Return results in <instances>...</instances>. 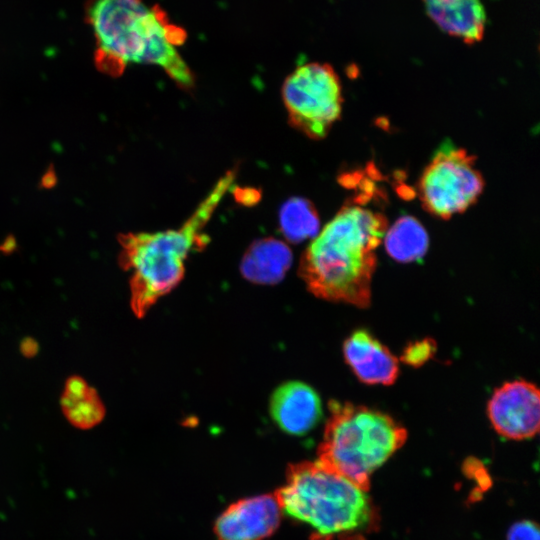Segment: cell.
<instances>
[{"instance_id":"obj_1","label":"cell","mask_w":540,"mask_h":540,"mask_svg":"<svg viewBox=\"0 0 540 540\" xmlns=\"http://www.w3.org/2000/svg\"><path fill=\"white\" fill-rule=\"evenodd\" d=\"M386 217L362 204L347 203L304 251L299 273L316 297L366 308L371 301L376 249Z\"/></svg>"},{"instance_id":"obj_4","label":"cell","mask_w":540,"mask_h":540,"mask_svg":"<svg viewBox=\"0 0 540 540\" xmlns=\"http://www.w3.org/2000/svg\"><path fill=\"white\" fill-rule=\"evenodd\" d=\"M275 496L283 512L311 528L313 540H356L378 523L368 491L319 460L292 465Z\"/></svg>"},{"instance_id":"obj_17","label":"cell","mask_w":540,"mask_h":540,"mask_svg":"<svg viewBox=\"0 0 540 540\" xmlns=\"http://www.w3.org/2000/svg\"><path fill=\"white\" fill-rule=\"evenodd\" d=\"M434 343L430 340L416 342L407 347L403 353L402 360L410 365H421L433 354Z\"/></svg>"},{"instance_id":"obj_18","label":"cell","mask_w":540,"mask_h":540,"mask_svg":"<svg viewBox=\"0 0 540 540\" xmlns=\"http://www.w3.org/2000/svg\"><path fill=\"white\" fill-rule=\"evenodd\" d=\"M507 540H540L538 527L529 520L518 521L510 527Z\"/></svg>"},{"instance_id":"obj_16","label":"cell","mask_w":540,"mask_h":540,"mask_svg":"<svg viewBox=\"0 0 540 540\" xmlns=\"http://www.w3.org/2000/svg\"><path fill=\"white\" fill-rule=\"evenodd\" d=\"M280 225L287 239L299 242L318 233L319 218L307 200L292 198L281 209Z\"/></svg>"},{"instance_id":"obj_5","label":"cell","mask_w":540,"mask_h":540,"mask_svg":"<svg viewBox=\"0 0 540 540\" xmlns=\"http://www.w3.org/2000/svg\"><path fill=\"white\" fill-rule=\"evenodd\" d=\"M407 439L390 415L363 405L332 400L318 460L369 491L370 477Z\"/></svg>"},{"instance_id":"obj_10","label":"cell","mask_w":540,"mask_h":540,"mask_svg":"<svg viewBox=\"0 0 540 540\" xmlns=\"http://www.w3.org/2000/svg\"><path fill=\"white\" fill-rule=\"evenodd\" d=\"M270 414L284 432L301 436L319 422L322 416L321 400L311 386L299 381H289L272 394Z\"/></svg>"},{"instance_id":"obj_11","label":"cell","mask_w":540,"mask_h":540,"mask_svg":"<svg viewBox=\"0 0 540 540\" xmlns=\"http://www.w3.org/2000/svg\"><path fill=\"white\" fill-rule=\"evenodd\" d=\"M344 358L356 377L370 385H392L399 375V360L374 336L356 330L344 342Z\"/></svg>"},{"instance_id":"obj_14","label":"cell","mask_w":540,"mask_h":540,"mask_svg":"<svg viewBox=\"0 0 540 540\" xmlns=\"http://www.w3.org/2000/svg\"><path fill=\"white\" fill-rule=\"evenodd\" d=\"M292 262L287 245L274 238L253 243L244 255L241 271L245 278L259 284L279 282Z\"/></svg>"},{"instance_id":"obj_3","label":"cell","mask_w":540,"mask_h":540,"mask_svg":"<svg viewBox=\"0 0 540 540\" xmlns=\"http://www.w3.org/2000/svg\"><path fill=\"white\" fill-rule=\"evenodd\" d=\"M234 179V171L226 172L177 229L118 236V261L123 270L130 272V306L135 316H145L159 298L181 281L185 260L207 244L203 230Z\"/></svg>"},{"instance_id":"obj_13","label":"cell","mask_w":540,"mask_h":540,"mask_svg":"<svg viewBox=\"0 0 540 540\" xmlns=\"http://www.w3.org/2000/svg\"><path fill=\"white\" fill-rule=\"evenodd\" d=\"M60 407L68 422L81 430L96 427L106 415L105 405L97 390L79 375H72L65 381Z\"/></svg>"},{"instance_id":"obj_15","label":"cell","mask_w":540,"mask_h":540,"mask_svg":"<svg viewBox=\"0 0 540 540\" xmlns=\"http://www.w3.org/2000/svg\"><path fill=\"white\" fill-rule=\"evenodd\" d=\"M388 254L399 262L421 259L428 249V234L421 223L411 216L399 218L384 235Z\"/></svg>"},{"instance_id":"obj_6","label":"cell","mask_w":540,"mask_h":540,"mask_svg":"<svg viewBox=\"0 0 540 540\" xmlns=\"http://www.w3.org/2000/svg\"><path fill=\"white\" fill-rule=\"evenodd\" d=\"M282 97L290 123L311 139H323L340 118L341 82L327 63L298 66L284 80Z\"/></svg>"},{"instance_id":"obj_9","label":"cell","mask_w":540,"mask_h":540,"mask_svg":"<svg viewBox=\"0 0 540 540\" xmlns=\"http://www.w3.org/2000/svg\"><path fill=\"white\" fill-rule=\"evenodd\" d=\"M281 508L275 495H260L230 505L217 519L219 540H264L278 527Z\"/></svg>"},{"instance_id":"obj_8","label":"cell","mask_w":540,"mask_h":540,"mask_svg":"<svg viewBox=\"0 0 540 540\" xmlns=\"http://www.w3.org/2000/svg\"><path fill=\"white\" fill-rule=\"evenodd\" d=\"M487 415L494 430L511 440H526L539 430L540 393L526 380L505 382L494 390L487 404Z\"/></svg>"},{"instance_id":"obj_2","label":"cell","mask_w":540,"mask_h":540,"mask_svg":"<svg viewBox=\"0 0 540 540\" xmlns=\"http://www.w3.org/2000/svg\"><path fill=\"white\" fill-rule=\"evenodd\" d=\"M85 20L96 41L95 64L110 76H120L127 64L161 67L181 88L194 86V75L177 50L186 32L171 23L158 6L143 0H88Z\"/></svg>"},{"instance_id":"obj_7","label":"cell","mask_w":540,"mask_h":540,"mask_svg":"<svg viewBox=\"0 0 540 540\" xmlns=\"http://www.w3.org/2000/svg\"><path fill=\"white\" fill-rule=\"evenodd\" d=\"M418 195L430 214L449 219L466 211L480 197L484 179L475 157L452 143H443L423 170Z\"/></svg>"},{"instance_id":"obj_12","label":"cell","mask_w":540,"mask_h":540,"mask_svg":"<svg viewBox=\"0 0 540 540\" xmlns=\"http://www.w3.org/2000/svg\"><path fill=\"white\" fill-rule=\"evenodd\" d=\"M428 17L446 34L474 44L483 39L486 11L481 0H422Z\"/></svg>"}]
</instances>
